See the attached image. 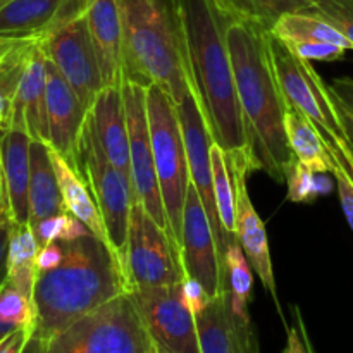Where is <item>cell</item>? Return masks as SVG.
<instances>
[{
  "mask_svg": "<svg viewBox=\"0 0 353 353\" xmlns=\"http://www.w3.org/2000/svg\"><path fill=\"white\" fill-rule=\"evenodd\" d=\"M181 288H183V299H185L186 305L188 309L192 310L193 314H199L205 309L207 303L210 302V296L209 293L205 292V288L202 286V283L196 281L195 278L192 276H185L181 283Z\"/></svg>",
  "mask_w": 353,
  "mask_h": 353,
  "instance_id": "38",
  "label": "cell"
},
{
  "mask_svg": "<svg viewBox=\"0 0 353 353\" xmlns=\"http://www.w3.org/2000/svg\"><path fill=\"white\" fill-rule=\"evenodd\" d=\"M286 138H288L290 150L296 162L303 164L314 172H333L334 162L330 147L317 131V128L307 119L303 114L290 109L285 117Z\"/></svg>",
  "mask_w": 353,
  "mask_h": 353,
  "instance_id": "25",
  "label": "cell"
},
{
  "mask_svg": "<svg viewBox=\"0 0 353 353\" xmlns=\"http://www.w3.org/2000/svg\"><path fill=\"white\" fill-rule=\"evenodd\" d=\"M226 37L252 157L257 169L286 181L295 157L286 138L288 105L272 61L271 31L252 21L231 19Z\"/></svg>",
  "mask_w": 353,
  "mask_h": 353,
  "instance_id": "2",
  "label": "cell"
},
{
  "mask_svg": "<svg viewBox=\"0 0 353 353\" xmlns=\"http://www.w3.org/2000/svg\"><path fill=\"white\" fill-rule=\"evenodd\" d=\"M299 57L305 59V61H338V59L343 57L347 54V48L340 47V45L334 43H302V45H293L288 47Z\"/></svg>",
  "mask_w": 353,
  "mask_h": 353,
  "instance_id": "36",
  "label": "cell"
},
{
  "mask_svg": "<svg viewBox=\"0 0 353 353\" xmlns=\"http://www.w3.org/2000/svg\"><path fill=\"white\" fill-rule=\"evenodd\" d=\"M231 19H243L271 28L288 12L310 10L314 0H216Z\"/></svg>",
  "mask_w": 353,
  "mask_h": 353,
  "instance_id": "29",
  "label": "cell"
},
{
  "mask_svg": "<svg viewBox=\"0 0 353 353\" xmlns=\"http://www.w3.org/2000/svg\"><path fill=\"white\" fill-rule=\"evenodd\" d=\"M38 40H17L0 61V133L9 128L12 103L21 85L33 45Z\"/></svg>",
  "mask_w": 353,
  "mask_h": 353,
  "instance_id": "30",
  "label": "cell"
},
{
  "mask_svg": "<svg viewBox=\"0 0 353 353\" xmlns=\"http://www.w3.org/2000/svg\"><path fill=\"white\" fill-rule=\"evenodd\" d=\"M38 243L30 224H16L9 243L7 259V283L16 286L19 292L33 299L34 279H37Z\"/></svg>",
  "mask_w": 353,
  "mask_h": 353,
  "instance_id": "27",
  "label": "cell"
},
{
  "mask_svg": "<svg viewBox=\"0 0 353 353\" xmlns=\"http://www.w3.org/2000/svg\"><path fill=\"white\" fill-rule=\"evenodd\" d=\"M334 159V157H333ZM336 165H334V179H336V188L338 195H340L341 209H343L345 217H347L348 224L353 230V178L348 174V171L345 169V165L341 164L338 159H334Z\"/></svg>",
  "mask_w": 353,
  "mask_h": 353,
  "instance_id": "37",
  "label": "cell"
},
{
  "mask_svg": "<svg viewBox=\"0 0 353 353\" xmlns=\"http://www.w3.org/2000/svg\"><path fill=\"white\" fill-rule=\"evenodd\" d=\"M195 319L200 353H261L250 319H241L231 310L226 290L210 299Z\"/></svg>",
  "mask_w": 353,
  "mask_h": 353,
  "instance_id": "18",
  "label": "cell"
},
{
  "mask_svg": "<svg viewBox=\"0 0 353 353\" xmlns=\"http://www.w3.org/2000/svg\"><path fill=\"white\" fill-rule=\"evenodd\" d=\"M90 110L47 57L48 145L79 174V148Z\"/></svg>",
  "mask_w": 353,
  "mask_h": 353,
  "instance_id": "16",
  "label": "cell"
},
{
  "mask_svg": "<svg viewBox=\"0 0 353 353\" xmlns=\"http://www.w3.org/2000/svg\"><path fill=\"white\" fill-rule=\"evenodd\" d=\"M85 10L86 0H10L0 7V38L45 40Z\"/></svg>",
  "mask_w": 353,
  "mask_h": 353,
  "instance_id": "17",
  "label": "cell"
},
{
  "mask_svg": "<svg viewBox=\"0 0 353 353\" xmlns=\"http://www.w3.org/2000/svg\"><path fill=\"white\" fill-rule=\"evenodd\" d=\"M31 334H33V331L28 330V327H19V330L12 331L9 336L0 341V353H21Z\"/></svg>",
  "mask_w": 353,
  "mask_h": 353,
  "instance_id": "43",
  "label": "cell"
},
{
  "mask_svg": "<svg viewBox=\"0 0 353 353\" xmlns=\"http://www.w3.org/2000/svg\"><path fill=\"white\" fill-rule=\"evenodd\" d=\"M271 52L286 105L303 114L317 128L330 150L350 145L330 86L321 79L310 61L293 54L272 34Z\"/></svg>",
  "mask_w": 353,
  "mask_h": 353,
  "instance_id": "7",
  "label": "cell"
},
{
  "mask_svg": "<svg viewBox=\"0 0 353 353\" xmlns=\"http://www.w3.org/2000/svg\"><path fill=\"white\" fill-rule=\"evenodd\" d=\"M271 34L286 47L324 41V43H334L345 47L347 50H353L350 40H347L330 21L312 10L285 14L271 28Z\"/></svg>",
  "mask_w": 353,
  "mask_h": 353,
  "instance_id": "26",
  "label": "cell"
},
{
  "mask_svg": "<svg viewBox=\"0 0 353 353\" xmlns=\"http://www.w3.org/2000/svg\"><path fill=\"white\" fill-rule=\"evenodd\" d=\"M330 92H331V90H330ZM333 100H334V103H336L338 112H340L341 123H343L345 133H347V138H348V143H350V147H352V150H353V117L347 112V110L343 109V105H340V103L336 102V99H334V97H333Z\"/></svg>",
  "mask_w": 353,
  "mask_h": 353,
  "instance_id": "45",
  "label": "cell"
},
{
  "mask_svg": "<svg viewBox=\"0 0 353 353\" xmlns=\"http://www.w3.org/2000/svg\"><path fill=\"white\" fill-rule=\"evenodd\" d=\"M41 47L83 105L88 110L92 109L103 90V78L85 14L48 34L41 40Z\"/></svg>",
  "mask_w": 353,
  "mask_h": 353,
  "instance_id": "12",
  "label": "cell"
},
{
  "mask_svg": "<svg viewBox=\"0 0 353 353\" xmlns=\"http://www.w3.org/2000/svg\"><path fill=\"white\" fill-rule=\"evenodd\" d=\"M16 41L17 40H7V38H0V61L6 57V54L14 47V43H16Z\"/></svg>",
  "mask_w": 353,
  "mask_h": 353,
  "instance_id": "48",
  "label": "cell"
},
{
  "mask_svg": "<svg viewBox=\"0 0 353 353\" xmlns=\"http://www.w3.org/2000/svg\"><path fill=\"white\" fill-rule=\"evenodd\" d=\"M210 162H212V179L214 195H216L217 212H219L221 226L230 238H234V217H236V205H234V188L231 181L230 168H228L226 152L214 141L210 147Z\"/></svg>",
  "mask_w": 353,
  "mask_h": 353,
  "instance_id": "31",
  "label": "cell"
},
{
  "mask_svg": "<svg viewBox=\"0 0 353 353\" xmlns=\"http://www.w3.org/2000/svg\"><path fill=\"white\" fill-rule=\"evenodd\" d=\"M50 152L52 162H54L55 172H57L59 185H61L62 199H64L68 212L71 214V216H74L76 219L81 221V223L88 228L90 233L95 234L97 238L105 241L110 247L102 216H100V210L99 207H97L95 199H93L86 181L57 154V152L52 150V147Z\"/></svg>",
  "mask_w": 353,
  "mask_h": 353,
  "instance_id": "24",
  "label": "cell"
},
{
  "mask_svg": "<svg viewBox=\"0 0 353 353\" xmlns=\"http://www.w3.org/2000/svg\"><path fill=\"white\" fill-rule=\"evenodd\" d=\"M310 10L330 21L353 45V0H314Z\"/></svg>",
  "mask_w": 353,
  "mask_h": 353,
  "instance_id": "35",
  "label": "cell"
},
{
  "mask_svg": "<svg viewBox=\"0 0 353 353\" xmlns=\"http://www.w3.org/2000/svg\"><path fill=\"white\" fill-rule=\"evenodd\" d=\"M79 176L85 179L95 199L107 230L109 243L123 268L130 210L133 205V188L130 179L117 171L105 155L93 131L90 117L86 121L79 148Z\"/></svg>",
  "mask_w": 353,
  "mask_h": 353,
  "instance_id": "9",
  "label": "cell"
},
{
  "mask_svg": "<svg viewBox=\"0 0 353 353\" xmlns=\"http://www.w3.org/2000/svg\"><path fill=\"white\" fill-rule=\"evenodd\" d=\"M123 95L124 107H126L128 134H130L133 203H141L150 212V216L169 233L168 216H165L164 202H162L154 150H152L150 128H148L147 116V88L138 85V83L124 81Z\"/></svg>",
  "mask_w": 353,
  "mask_h": 353,
  "instance_id": "11",
  "label": "cell"
},
{
  "mask_svg": "<svg viewBox=\"0 0 353 353\" xmlns=\"http://www.w3.org/2000/svg\"><path fill=\"white\" fill-rule=\"evenodd\" d=\"M85 17L102 69L103 86L123 85V2L86 0Z\"/></svg>",
  "mask_w": 353,
  "mask_h": 353,
  "instance_id": "19",
  "label": "cell"
},
{
  "mask_svg": "<svg viewBox=\"0 0 353 353\" xmlns=\"http://www.w3.org/2000/svg\"><path fill=\"white\" fill-rule=\"evenodd\" d=\"M31 141L24 128L10 126L0 133V164L7 207L16 224L30 221V176Z\"/></svg>",
  "mask_w": 353,
  "mask_h": 353,
  "instance_id": "21",
  "label": "cell"
},
{
  "mask_svg": "<svg viewBox=\"0 0 353 353\" xmlns=\"http://www.w3.org/2000/svg\"><path fill=\"white\" fill-rule=\"evenodd\" d=\"M0 321L16 327H28L31 331L34 327L33 299L7 281L0 288Z\"/></svg>",
  "mask_w": 353,
  "mask_h": 353,
  "instance_id": "33",
  "label": "cell"
},
{
  "mask_svg": "<svg viewBox=\"0 0 353 353\" xmlns=\"http://www.w3.org/2000/svg\"><path fill=\"white\" fill-rule=\"evenodd\" d=\"M331 95L336 99L340 105L353 117V79L350 78H340L334 79L333 85L330 86Z\"/></svg>",
  "mask_w": 353,
  "mask_h": 353,
  "instance_id": "41",
  "label": "cell"
},
{
  "mask_svg": "<svg viewBox=\"0 0 353 353\" xmlns=\"http://www.w3.org/2000/svg\"><path fill=\"white\" fill-rule=\"evenodd\" d=\"M154 353H157V352H154Z\"/></svg>",
  "mask_w": 353,
  "mask_h": 353,
  "instance_id": "52",
  "label": "cell"
},
{
  "mask_svg": "<svg viewBox=\"0 0 353 353\" xmlns=\"http://www.w3.org/2000/svg\"><path fill=\"white\" fill-rule=\"evenodd\" d=\"M16 330H19V327H16V326H12V324H7V323H3V321H0V341H2L6 336H9V334L12 333V331H16Z\"/></svg>",
  "mask_w": 353,
  "mask_h": 353,
  "instance_id": "49",
  "label": "cell"
},
{
  "mask_svg": "<svg viewBox=\"0 0 353 353\" xmlns=\"http://www.w3.org/2000/svg\"><path fill=\"white\" fill-rule=\"evenodd\" d=\"M179 121L183 128V138H185L186 157H188L190 179L196 188L202 205L205 209L207 217L212 224L214 234H216L217 247H219L221 257L224 262L228 245L236 238H230L224 233L221 226L219 212H217L216 195H214V179H212V162H210V147L214 143V138L210 134L203 114L200 110L196 99L193 93H188L181 102L178 103Z\"/></svg>",
  "mask_w": 353,
  "mask_h": 353,
  "instance_id": "15",
  "label": "cell"
},
{
  "mask_svg": "<svg viewBox=\"0 0 353 353\" xmlns=\"http://www.w3.org/2000/svg\"><path fill=\"white\" fill-rule=\"evenodd\" d=\"M228 168H230L231 181L234 188V205H236V217H234V238L243 248L245 255L250 261L252 268L257 272L264 288L274 299L278 312L281 314L276 290L274 269H272L271 250H269L268 233H265L264 221L255 210L250 200V193L247 188V178L252 171L257 169L255 162L248 155L238 152L226 154Z\"/></svg>",
  "mask_w": 353,
  "mask_h": 353,
  "instance_id": "13",
  "label": "cell"
},
{
  "mask_svg": "<svg viewBox=\"0 0 353 353\" xmlns=\"http://www.w3.org/2000/svg\"><path fill=\"white\" fill-rule=\"evenodd\" d=\"M286 183H288V200L295 203H310L331 190V181L326 172H314L296 161L290 168Z\"/></svg>",
  "mask_w": 353,
  "mask_h": 353,
  "instance_id": "32",
  "label": "cell"
},
{
  "mask_svg": "<svg viewBox=\"0 0 353 353\" xmlns=\"http://www.w3.org/2000/svg\"><path fill=\"white\" fill-rule=\"evenodd\" d=\"M157 353H200L195 314L183 299L181 283L130 292Z\"/></svg>",
  "mask_w": 353,
  "mask_h": 353,
  "instance_id": "10",
  "label": "cell"
},
{
  "mask_svg": "<svg viewBox=\"0 0 353 353\" xmlns=\"http://www.w3.org/2000/svg\"><path fill=\"white\" fill-rule=\"evenodd\" d=\"M123 271L128 293L137 288L178 285L186 276L181 255L168 230L138 202L130 210Z\"/></svg>",
  "mask_w": 353,
  "mask_h": 353,
  "instance_id": "8",
  "label": "cell"
},
{
  "mask_svg": "<svg viewBox=\"0 0 353 353\" xmlns=\"http://www.w3.org/2000/svg\"><path fill=\"white\" fill-rule=\"evenodd\" d=\"M16 223L9 210L0 214V288L7 281V259H9V243Z\"/></svg>",
  "mask_w": 353,
  "mask_h": 353,
  "instance_id": "39",
  "label": "cell"
},
{
  "mask_svg": "<svg viewBox=\"0 0 353 353\" xmlns=\"http://www.w3.org/2000/svg\"><path fill=\"white\" fill-rule=\"evenodd\" d=\"M252 264L245 255L243 248L236 240L231 241L224 254V290L230 300L231 310L241 319H250L248 302L252 299L254 288V274Z\"/></svg>",
  "mask_w": 353,
  "mask_h": 353,
  "instance_id": "28",
  "label": "cell"
},
{
  "mask_svg": "<svg viewBox=\"0 0 353 353\" xmlns=\"http://www.w3.org/2000/svg\"><path fill=\"white\" fill-rule=\"evenodd\" d=\"M31 176H30V221L28 224L41 223L48 217L68 212L62 199L57 172L52 162L50 145L45 141H31Z\"/></svg>",
  "mask_w": 353,
  "mask_h": 353,
  "instance_id": "23",
  "label": "cell"
},
{
  "mask_svg": "<svg viewBox=\"0 0 353 353\" xmlns=\"http://www.w3.org/2000/svg\"><path fill=\"white\" fill-rule=\"evenodd\" d=\"M307 343H309V350H310V353H317L316 350H314V347H312V343H310V340H309V336H307Z\"/></svg>",
  "mask_w": 353,
  "mask_h": 353,
  "instance_id": "50",
  "label": "cell"
},
{
  "mask_svg": "<svg viewBox=\"0 0 353 353\" xmlns=\"http://www.w3.org/2000/svg\"><path fill=\"white\" fill-rule=\"evenodd\" d=\"M181 262L186 276L202 283L210 299L224 290V262L212 224L207 217L196 188L190 181L181 228Z\"/></svg>",
  "mask_w": 353,
  "mask_h": 353,
  "instance_id": "14",
  "label": "cell"
},
{
  "mask_svg": "<svg viewBox=\"0 0 353 353\" xmlns=\"http://www.w3.org/2000/svg\"><path fill=\"white\" fill-rule=\"evenodd\" d=\"M24 128L33 140L48 143L47 55L41 40L33 45L21 85L12 103L9 128Z\"/></svg>",
  "mask_w": 353,
  "mask_h": 353,
  "instance_id": "20",
  "label": "cell"
},
{
  "mask_svg": "<svg viewBox=\"0 0 353 353\" xmlns=\"http://www.w3.org/2000/svg\"><path fill=\"white\" fill-rule=\"evenodd\" d=\"M9 210L7 207V196H6V188H3V176H2V164H0V214Z\"/></svg>",
  "mask_w": 353,
  "mask_h": 353,
  "instance_id": "47",
  "label": "cell"
},
{
  "mask_svg": "<svg viewBox=\"0 0 353 353\" xmlns=\"http://www.w3.org/2000/svg\"><path fill=\"white\" fill-rule=\"evenodd\" d=\"M7 2H10V0H0V7H3V6H6Z\"/></svg>",
  "mask_w": 353,
  "mask_h": 353,
  "instance_id": "51",
  "label": "cell"
},
{
  "mask_svg": "<svg viewBox=\"0 0 353 353\" xmlns=\"http://www.w3.org/2000/svg\"><path fill=\"white\" fill-rule=\"evenodd\" d=\"M331 155H333L334 159H338V161L345 165V169L348 171V174L353 178V150H352L350 145L343 147L341 150H331Z\"/></svg>",
  "mask_w": 353,
  "mask_h": 353,
  "instance_id": "44",
  "label": "cell"
},
{
  "mask_svg": "<svg viewBox=\"0 0 353 353\" xmlns=\"http://www.w3.org/2000/svg\"><path fill=\"white\" fill-rule=\"evenodd\" d=\"M31 231L37 238L38 247H43V245L52 243V241L76 240V238L90 233L88 228L69 212L48 217V219L31 226Z\"/></svg>",
  "mask_w": 353,
  "mask_h": 353,
  "instance_id": "34",
  "label": "cell"
},
{
  "mask_svg": "<svg viewBox=\"0 0 353 353\" xmlns=\"http://www.w3.org/2000/svg\"><path fill=\"white\" fill-rule=\"evenodd\" d=\"M64 259V248H62L61 241H52V243L43 245L38 248L37 261H34V268L38 272H47L57 268Z\"/></svg>",
  "mask_w": 353,
  "mask_h": 353,
  "instance_id": "40",
  "label": "cell"
},
{
  "mask_svg": "<svg viewBox=\"0 0 353 353\" xmlns=\"http://www.w3.org/2000/svg\"><path fill=\"white\" fill-rule=\"evenodd\" d=\"M296 319H299V326L290 327L288 338H286V347L283 353H310L309 343H307L305 327H303L300 316H296Z\"/></svg>",
  "mask_w": 353,
  "mask_h": 353,
  "instance_id": "42",
  "label": "cell"
},
{
  "mask_svg": "<svg viewBox=\"0 0 353 353\" xmlns=\"http://www.w3.org/2000/svg\"><path fill=\"white\" fill-rule=\"evenodd\" d=\"M147 116L169 234L181 255L183 210L192 179L178 107L162 86H147Z\"/></svg>",
  "mask_w": 353,
  "mask_h": 353,
  "instance_id": "5",
  "label": "cell"
},
{
  "mask_svg": "<svg viewBox=\"0 0 353 353\" xmlns=\"http://www.w3.org/2000/svg\"><path fill=\"white\" fill-rule=\"evenodd\" d=\"M130 293L116 296L47 341L45 353H154Z\"/></svg>",
  "mask_w": 353,
  "mask_h": 353,
  "instance_id": "6",
  "label": "cell"
},
{
  "mask_svg": "<svg viewBox=\"0 0 353 353\" xmlns=\"http://www.w3.org/2000/svg\"><path fill=\"white\" fill-rule=\"evenodd\" d=\"M121 2L124 81L162 86L178 105L192 86L172 0Z\"/></svg>",
  "mask_w": 353,
  "mask_h": 353,
  "instance_id": "4",
  "label": "cell"
},
{
  "mask_svg": "<svg viewBox=\"0 0 353 353\" xmlns=\"http://www.w3.org/2000/svg\"><path fill=\"white\" fill-rule=\"evenodd\" d=\"M45 348H47V341L31 334L30 340L24 345L23 352L21 353H45Z\"/></svg>",
  "mask_w": 353,
  "mask_h": 353,
  "instance_id": "46",
  "label": "cell"
},
{
  "mask_svg": "<svg viewBox=\"0 0 353 353\" xmlns=\"http://www.w3.org/2000/svg\"><path fill=\"white\" fill-rule=\"evenodd\" d=\"M64 259L34 279L33 336L48 341L86 314L128 293L121 262L112 248L88 233L61 241Z\"/></svg>",
  "mask_w": 353,
  "mask_h": 353,
  "instance_id": "3",
  "label": "cell"
},
{
  "mask_svg": "<svg viewBox=\"0 0 353 353\" xmlns=\"http://www.w3.org/2000/svg\"><path fill=\"white\" fill-rule=\"evenodd\" d=\"M172 6L192 93L214 141L226 154L238 152L254 161L226 37L231 17L216 0H172Z\"/></svg>",
  "mask_w": 353,
  "mask_h": 353,
  "instance_id": "1",
  "label": "cell"
},
{
  "mask_svg": "<svg viewBox=\"0 0 353 353\" xmlns=\"http://www.w3.org/2000/svg\"><path fill=\"white\" fill-rule=\"evenodd\" d=\"M123 85L103 86L90 109L88 117L109 161L131 183L130 134H128Z\"/></svg>",
  "mask_w": 353,
  "mask_h": 353,
  "instance_id": "22",
  "label": "cell"
}]
</instances>
